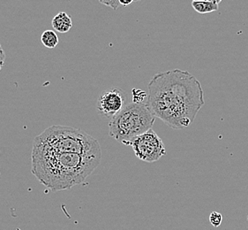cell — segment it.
Wrapping results in <instances>:
<instances>
[{
    "label": "cell",
    "mask_w": 248,
    "mask_h": 230,
    "mask_svg": "<svg viewBox=\"0 0 248 230\" xmlns=\"http://www.w3.org/2000/svg\"><path fill=\"white\" fill-rule=\"evenodd\" d=\"M192 6L194 10L199 14L205 15L213 13L218 10V4L217 2H209V1H193Z\"/></svg>",
    "instance_id": "ba28073f"
},
{
    "label": "cell",
    "mask_w": 248,
    "mask_h": 230,
    "mask_svg": "<svg viewBox=\"0 0 248 230\" xmlns=\"http://www.w3.org/2000/svg\"></svg>",
    "instance_id": "e0dca14e"
},
{
    "label": "cell",
    "mask_w": 248,
    "mask_h": 230,
    "mask_svg": "<svg viewBox=\"0 0 248 230\" xmlns=\"http://www.w3.org/2000/svg\"><path fill=\"white\" fill-rule=\"evenodd\" d=\"M139 160L152 163L166 155L164 143L153 129L138 135L128 144Z\"/></svg>",
    "instance_id": "5b68a950"
},
{
    "label": "cell",
    "mask_w": 248,
    "mask_h": 230,
    "mask_svg": "<svg viewBox=\"0 0 248 230\" xmlns=\"http://www.w3.org/2000/svg\"><path fill=\"white\" fill-rule=\"evenodd\" d=\"M209 221L211 223V225L215 228H218L219 226L222 224L223 221V216L217 212H212L209 215Z\"/></svg>",
    "instance_id": "8fae6325"
},
{
    "label": "cell",
    "mask_w": 248,
    "mask_h": 230,
    "mask_svg": "<svg viewBox=\"0 0 248 230\" xmlns=\"http://www.w3.org/2000/svg\"><path fill=\"white\" fill-rule=\"evenodd\" d=\"M119 4L123 6H128L134 3V0H119Z\"/></svg>",
    "instance_id": "5bb4252c"
},
{
    "label": "cell",
    "mask_w": 248,
    "mask_h": 230,
    "mask_svg": "<svg viewBox=\"0 0 248 230\" xmlns=\"http://www.w3.org/2000/svg\"><path fill=\"white\" fill-rule=\"evenodd\" d=\"M138 1H140V0H138Z\"/></svg>",
    "instance_id": "ac0fdd59"
},
{
    "label": "cell",
    "mask_w": 248,
    "mask_h": 230,
    "mask_svg": "<svg viewBox=\"0 0 248 230\" xmlns=\"http://www.w3.org/2000/svg\"><path fill=\"white\" fill-rule=\"evenodd\" d=\"M99 2L101 4L109 6L115 11L117 10L120 5L119 0H99Z\"/></svg>",
    "instance_id": "7c38bea8"
},
{
    "label": "cell",
    "mask_w": 248,
    "mask_h": 230,
    "mask_svg": "<svg viewBox=\"0 0 248 230\" xmlns=\"http://www.w3.org/2000/svg\"><path fill=\"white\" fill-rule=\"evenodd\" d=\"M146 104L155 118L174 129L188 128L205 105L203 90L187 71L174 69L151 78Z\"/></svg>",
    "instance_id": "6da1fadb"
},
{
    "label": "cell",
    "mask_w": 248,
    "mask_h": 230,
    "mask_svg": "<svg viewBox=\"0 0 248 230\" xmlns=\"http://www.w3.org/2000/svg\"><path fill=\"white\" fill-rule=\"evenodd\" d=\"M155 120V117L146 103L133 102L125 105L118 115L110 119L109 136L128 146L134 138L151 130Z\"/></svg>",
    "instance_id": "277c9868"
},
{
    "label": "cell",
    "mask_w": 248,
    "mask_h": 230,
    "mask_svg": "<svg viewBox=\"0 0 248 230\" xmlns=\"http://www.w3.org/2000/svg\"><path fill=\"white\" fill-rule=\"evenodd\" d=\"M126 94L119 88H111L103 92L96 103V110L100 115L112 119L125 106Z\"/></svg>",
    "instance_id": "8992f818"
},
{
    "label": "cell",
    "mask_w": 248,
    "mask_h": 230,
    "mask_svg": "<svg viewBox=\"0 0 248 230\" xmlns=\"http://www.w3.org/2000/svg\"><path fill=\"white\" fill-rule=\"evenodd\" d=\"M5 51H4L3 48H2V46H1V45H0V71H1L2 67H3V66H4V64H5Z\"/></svg>",
    "instance_id": "4fadbf2b"
},
{
    "label": "cell",
    "mask_w": 248,
    "mask_h": 230,
    "mask_svg": "<svg viewBox=\"0 0 248 230\" xmlns=\"http://www.w3.org/2000/svg\"><path fill=\"white\" fill-rule=\"evenodd\" d=\"M41 42L46 48L53 49L59 45V37L53 30H45L41 35Z\"/></svg>",
    "instance_id": "9c48e42d"
},
{
    "label": "cell",
    "mask_w": 248,
    "mask_h": 230,
    "mask_svg": "<svg viewBox=\"0 0 248 230\" xmlns=\"http://www.w3.org/2000/svg\"><path fill=\"white\" fill-rule=\"evenodd\" d=\"M221 1H222V0H217V4H219V3L221 2Z\"/></svg>",
    "instance_id": "2e32d148"
},
{
    "label": "cell",
    "mask_w": 248,
    "mask_h": 230,
    "mask_svg": "<svg viewBox=\"0 0 248 230\" xmlns=\"http://www.w3.org/2000/svg\"><path fill=\"white\" fill-rule=\"evenodd\" d=\"M52 27L55 31L60 33H67L73 28V21L69 15L65 12H60L55 15L52 20Z\"/></svg>",
    "instance_id": "52a82bcc"
},
{
    "label": "cell",
    "mask_w": 248,
    "mask_h": 230,
    "mask_svg": "<svg viewBox=\"0 0 248 230\" xmlns=\"http://www.w3.org/2000/svg\"><path fill=\"white\" fill-rule=\"evenodd\" d=\"M133 102L134 103H144V100L148 99V93L139 89H133Z\"/></svg>",
    "instance_id": "30bf717a"
},
{
    "label": "cell",
    "mask_w": 248,
    "mask_h": 230,
    "mask_svg": "<svg viewBox=\"0 0 248 230\" xmlns=\"http://www.w3.org/2000/svg\"><path fill=\"white\" fill-rule=\"evenodd\" d=\"M193 1H209V2H217V0H193Z\"/></svg>",
    "instance_id": "9a60e30c"
},
{
    "label": "cell",
    "mask_w": 248,
    "mask_h": 230,
    "mask_svg": "<svg viewBox=\"0 0 248 230\" xmlns=\"http://www.w3.org/2000/svg\"><path fill=\"white\" fill-rule=\"evenodd\" d=\"M33 146L59 152L102 157L98 141L79 129L51 126L37 135Z\"/></svg>",
    "instance_id": "3957f363"
},
{
    "label": "cell",
    "mask_w": 248,
    "mask_h": 230,
    "mask_svg": "<svg viewBox=\"0 0 248 230\" xmlns=\"http://www.w3.org/2000/svg\"><path fill=\"white\" fill-rule=\"evenodd\" d=\"M101 158L59 152L33 146L32 174L52 191L69 190L80 184L99 165Z\"/></svg>",
    "instance_id": "7a4b0ae2"
}]
</instances>
